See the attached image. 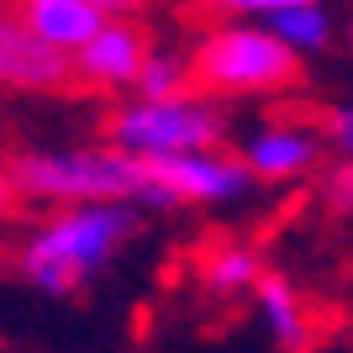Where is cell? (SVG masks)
<instances>
[{
    "label": "cell",
    "mask_w": 353,
    "mask_h": 353,
    "mask_svg": "<svg viewBox=\"0 0 353 353\" xmlns=\"http://www.w3.org/2000/svg\"><path fill=\"white\" fill-rule=\"evenodd\" d=\"M132 232H137L132 206H63L59 216L37 221L21 237L16 274L37 285L43 295H74L117 259V248Z\"/></svg>",
    "instance_id": "obj_1"
},
{
    "label": "cell",
    "mask_w": 353,
    "mask_h": 353,
    "mask_svg": "<svg viewBox=\"0 0 353 353\" xmlns=\"http://www.w3.org/2000/svg\"><path fill=\"white\" fill-rule=\"evenodd\" d=\"M16 195L53 206H148V163L121 148L16 153L6 163Z\"/></svg>",
    "instance_id": "obj_2"
},
{
    "label": "cell",
    "mask_w": 353,
    "mask_h": 353,
    "mask_svg": "<svg viewBox=\"0 0 353 353\" xmlns=\"http://www.w3.org/2000/svg\"><path fill=\"white\" fill-rule=\"evenodd\" d=\"M190 79L206 95H264L301 79V53L274 37L269 27H221L201 37L190 53Z\"/></svg>",
    "instance_id": "obj_3"
},
{
    "label": "cell",
    "mask_w": 353,
    "mask_h": 353,
    "mask_svg": "<svg viewBox=\"0 0 353 353\" xmlns=\"http://www.w3.org/2000/svg\"><path fill=\"white\" fill-rule=\"evenodd\" d=\"M111 148L132 153V159H179V153H211L227 137V117L216 101H137L121 105L105 121Z\"/></svg>",
    "instance_id": "obj_4"
},
{
    "label": "cell",
    "mask_w": 353,
    "mask_h": 353,
    "mask_svg": "<svg viewBox=\"0 0 353 353\" xmlns=\"http://www.w3.org/2000/svg\"><path fill=\"white\" fill-rule=\"evenodd\" d=\"M148 163V206L153 211H174L190 201H237L248 190V163L227 159V153H179V159H143Z\"/></svg>",
    "instance_id": "obj_5"
},
{
    "label": "cell",
    "mask_w": 353,
    "mask_h": 353,
    "mask_svg": "<svg viewBox=\"0 0 353 353\" xmlns=\"http://www.w3.org/2000/svg\"><path fill=\"white\" fill-rule=\"evenodd\" d=\"M0 85L11 90H74L79 85V69H74L69 53L48 48L43 37H32L21 27V16L0 11Z\"/></svg>",
    "instance_id": "obj_6"
},
{
    "label": "cell",
    "mask_w": 353,
    "mask_h": 353,
    "mask_svg": "<svg viewBox=\"0 0 353 353\" xmlns=\"http://www.w3.org/2000/svg\"><path fill=\"white\" fill-rule=\"evenodd\" d=\"M16 16L32 37H43L48 48H59L69 59H79L95 43V32L105 27V16L90 0H16Z\"/></svg>",
    "instance_id": "obj_7"
},
{
    "label": "cell",
    "mask_w": 353,
    "mask_h": 353,
    "mask_svg": "<svg viewBox=\"0 0 353 353\" xmlns=\"http://www.w3.org/2000/svg\"><path fill=\"white\" fill-rule=\"evenodd\" d=\"M316 159H322V143H316L306 127H290V121H274V127H264V132H253L248 148H243L248 174L253 179H274V185L311 174Z\"/></svg>",
    "instance_id": "obj_8"
},
{
    "label": "cell",
    "mask_w": 353,
    "mask_h": 353,
    "mask_svg": "<svg viewBox=\"0 0 353 353\" xmlns=\"http://www.w3.org/2000/svg\"><path fill=\"white\" fill-rule=\"evenodd\" d=\"M148 63V32L132 21H105L95 32V43L74 59L79 79H95V85H137V74Z\"/></svg>",
    "instance_id": "obj_9"
},
{
    "label": "cell",
    "mask_w": 353,
    "mask_h": 353,
    "mask_svg": "<svg viewBox=\"0 0 353 353\" xmlns=\"http://www.w3.org/2000/svg\"><path fill=\"white\" fill-rule=\"evenodd\" d=\"M253 301H259V316H264L269 338L280 343L285 353L311 348V316H306V301H301V290H295L290 280L264 274V280H259V290H253Z\"/></svg>",
    "instance_id": "obj_10"
},
{
    "label": "cell",
    "mask_w": 353,
    "mask_h": 353,
    "mask_svg": "<svg viewBox=\"0 0 353 353\" xmlns=\"http://www.w3.org/2000/svg\"><path fill=\"white\" fill-rule=\"evenodd\" d=\"M201 280L216 295H253L264 269H259V253L243 243H211V248H201Z\"/></svg>",
    "instance_id": "obj_11"
},
{
    "label": "cell",
    "mask_w": 353,
    "mask_h": 353,
    "mask_svg": "<svg viewBox=\"0 0 353 353\" xmlns=\"http://www.w3.org/2000/svg\"><path fill=\"white\" fill-rule=\"evenodd\" d=\"M264 27L280 37L290 53H316V48H327V37H332V21H327L322 6H295V11H274L264 16Z\"/></svg>",
    "instance_id": "obj_12"
},
{
    "label": "cell",
    "mask_w": 353,
    "mask_h": 353,
    "mask_svg": "<svg viewBox=\"0 0 353 353\" xmlns=\"http://www.w3.org/2000/svg\"><path fill=\"white\" fill-rule=\"evenodd\" d=\"M190 59H179V53H148L143 74H137V90H143V101H185L190 95Z\"/></svg>",
    "instance_id": "obj_13"
},
{
    "label": "cell",
    "mask_w": 353,
    "mask_h": 353,
    "mask_svg": "<svg viewBox=\"0 0 353 353\" xmlns=\"http://www.w3.org/2000/svg\"><path fill=\"white\" fill-rule=\"evenodd\" d=\"M322 201L338 216H353V163L343 159L338 169H327V179H322Z\"/></svg>",
    "instance_id": "obj_14"
},
{
    "label": "cell",
    "mask_w": 353,
    "mask_h": 353,
    "mask_svg": "<svg viewBox=\"0 0 353 353\" xmlns=\"http://www.w3.org/2000/svg\"><path fill=\"white\" fill-rule=\"evenodd\" d=\"M327 137L338 143V153L353 163V105H338L332 117H327Z\"/></svg>",
    "instance_id": "obj_15"
},
{
    "label": "cell",
    "mask_w": 353,
    "mask_h": 353,
    "mask_svg": "<svg viewBox=\"0 0 353 353\" xmlns=\"http://www.w3.org/2000/svg\"><path fill=\"white\" fill-rule=\"evenodd\" d=\"M295 6H322V0H237L232 11H248V16H274V11H295Z\"/></svg>",
    "instance_id": "obj_16"
},
{
    "label": "cell",
    "mask_w": 353,
    "mask_h": 353,
    "mask_svg": "<svg viewBox=\"0 0 353 353\" xmlns=\"http://www.w3.org/2000/svg\"><path fill=\"white\" fill-rule=\"evenodd\" d=\"M90 6H95L105 21H121L127 11H137V6H148V0H90Z\"/></svg>",
    "instance_id": "obj_17"
},
{
    "label": "cell",
    "mask_w": 353,
    "mask_h": 353,
    "mask_svg": "<svg viewBox=\"0 0 353 353\" xmlns=\"http://www.w3.org/2000/svg\"><path fill=\"white\" fill-rule=\"evenodd\" d=\"M11 211H16V185H11V174L0 169V221L11 216Z\"/></svg>",
    "instance_id": "obj_18"
},
{
    "label": "cell",
    "mask_w": 353,
    "mask_h": 353,
    "mask_svg": "<svg viewBox=\"0 0 353 353\" xmlns=\"http://www.w3.org/2000/svg\"><path fill=\"white\" fill-rule=\"evenodd\" d=\"M348 37H353V27H348Z\"/></svg>",
    "instance_id": "obj_19"
}]
</instances>
